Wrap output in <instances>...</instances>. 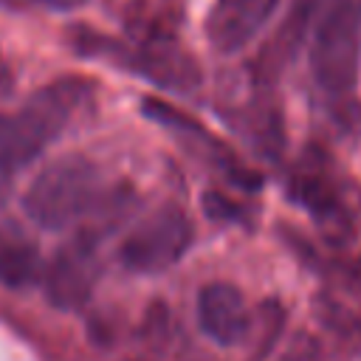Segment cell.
Instances as JSON below:
<instances>
[{
  "instance_id": "9a60e30c",
  "label": "cell",
  "mask_w": 361,
  "mask_h": 361,
  "mask_svg": "<svg viewBox=\"0 0 361 361\" xmlns=\"http://www.w3.org/2000/svg\"><path fill=\"white\" fill-rule=\"evenodd\" d=\"M282 327H285V307L276 299L262 302L257 316H254V322H251V333H248L254 361H262L274 350V344L282 336Z\"/></svg>"
},
{
  "instance_id": "2e32d148",
  "label": "cell",
  "mask_w": 361,
  "mask_h": 361,
  "mask_svg": "<svg viewBox=\"0 0 361 361\" xmlns=\"http://www.w3.org/2000/svg\"><path fill=\"white\" fill-rule=\"evenodd\" d=\"M203 209H206V214H209L212 220L245 223V212H243L234 200H228L226 195H220V192H206V195H203Z\"/></svg>"
},
{
  "instance_id": "ba28073f",
  "label": "cell",
  "mask_w": 361,
  "mask_h": 361,
  "mask_svg": "<svg viewBox=\"0 0 361 361\" xmlns=\"http://www.w3.org/2000/svg\"><path fill=\"white\" fill-rule=\"evenodd\" d=\"M141 113H144L149 121L164 124V127H169V130L180 133L183 138L195 141V144L200 147L203 158H206L214 169H220V172L226 175V180H228V183H234V186H240V189H245V192H257V189L262 186V175H259V172H254L251 166L240 164V161H237V155H234L226 144H220V141H217L212 133H206L195 118H189V116L178 113V110H175L172 104H166L164 99L144 96V99H141Z\"/></svg>"
},
{
  "instance_id": "ffe728a7",
  "label": "cell",
  "mask_w": 361,
  "mask_h": 361,
  "mask_svg": "<svg viewBox=\"0 0 361 361\" xmlns=\"http://www.w3.org/2000/svg\"><path fill=\"white\" fill-rule=\"evenodd\" d=\"M3 3H11V0H3Z\"/></svg>"
},
{
  "instance_id": "5b68a950",
  "label": "cell",
  "mask_w": 361,
  "mask_h": 361,
  "mask_svg": "<svg viewBox=\"0 0 361 361\" xmlns=\"http://www.w3.org/2000/svg\"><path fill=\"white\" fill-rule=\"evenodd\" d=\"M192 240L195 228L189 214L180 206L166 203L130 231V237L118 248V259L127 271L161 274L189 251Z\"/></svg>"
},
{
  "instance_id": "7c38bea8",
  "label": "cell",
  "mask_w": 361,
  "mask_h": 361,
  "mask_svg": "<svg viewBox=\"0 0 361 361\" xmlns=\"http://www.w3.org/2000/svg\"><path fill=\"white\" fill-rule=\"evenodd\" d=\"M45 276V265L37 243L17 226L0 228V285L23 290Z\"/></svg>"
},
{
  "instance_id": "e0dca14e",
  "label": "cell",
  "mask_w": 361,
  "mask_h": 361,
  "mask_svg": "<svg viewBox=\"0 0 361 361\" xmlns=\"http://www.w3.org/2000/svg\"><path fill=\"white\" fill-rule=\"evenodd\" d=\"M11 3L42 6V8H51V11H71V8H79V6H85L87 0H11Z\"/></svg>"
},
{
  "instance_id": "8992f818",
  "label": "cell",
  "mask_w": 361,
  "mask_h": 361,
  "mask_svg": "<svg viewBox=\"0 0 361 361\" xmlns=\"http://www.w3.org/2000/svg\"><path fill=\"white\" fill-rule=\"evenodd\" d=\"M288 195L319 223V228L324 231L330 245L344 248L353 240L355 223H353L350 203H347L344 192L338 189V183L333 180V175L327 172L322 155H307L290 172Z\"/></svg>"
},
{
  "instance_id": "5bb4252c",
  "label": "cell",
  "mask_w": 361,
  "mask_h": 361,
  "mask_svg": "<svg viewBox=\"0 0 361 361\" xmlns=\"http://www.w3.org/2000/svg\"><path fill=\"white\" fill-rule=\"evenodd\" d=\"M313 313L344 353L361 355V313L355 307L336 299L333 293H319L313 299Z\"/></svg>"
},
{
  "instance_id": "7a4b0ae2",
  "label": "cell",
  "mask_w": 361,
  "mask_h": 361,
  "mask_svg": "<svg viewBox=\"0 0 361 361\" xmlns=\"http://www.w3.org/2000/svg\"><path fill=\"white\" fill-rule=\"evenodd\" d=\"M361 56V0H324L310 45V68L319 90L336 107L353 104Z\"/></svg>"
},
{
  "instance_id": "52a82bcc",
  "label": "cell",
  "mask_w": 361,
  "mask_h": 361,
  "mask_svg": "<svg viewBox=\"0 0 361 361\" xmlns=\"http://www.w3.org/2000/svg\"><path fill=\"white\" fill-rule=\"evenodd\" d=\"M99 274V237L87 228H79L45 265V296L59 310H76L90 299Z\"/></svg>"
},
{
  "instance_id": "277c9868",
  "label": "cell",
  "mask_w": 361,
  "mask_h": 361,
  "mask_svg": "<svg viewBox=\"0 0 361 361\" xmlns=\"http://www.w3.org/2000/svg\"><path fill=\"white\" fill-rule=\"evenodd\" d=\"M71 45L82 56L118 62L121 68L138 73L141 79H147L149 85H155L161 90L192 96L203 82L197 59L180 42H164V45H133V42H127L124 45V42H116L104 34L79 28V31L71 34Z\"/></svg>"
},
{
  "instance_id": "ac0fdd59",
  "label": "cell",
  "mask_w": 361,
  "mask_h": 361,
  "mask_svg": "<svg viewBox=\"0 0 361 361\" xmlns=\"http://www.w3.org/2000/svg\"><path fill=\"white\" fill-rule=\"evenodd\" d=\"M0 206H3V189H0Z\"/></svg>"
},
{
  "instance_id": "30bf717a",
  "label": "cell",
  "mask_w": 361,
  "mask_h": 361,
  "mask_svg": "<svg viewBox=\"0 0 361 361\" xmlns=\"http://www.w3.org/2000/svg\"><path fill=\"white\" fill-rule=\"evenodd\" d=\"M251 313L243 293L231 282H209L197 293V324L220 347H231L248 338Z\"/></svg>"
},
{
  "instance_id": "d6986e66",
  "label": "cell",
  "mask_w": 361,
  "mask_h": 361,
  "mask_svg": "<svg viewBox=\"0 0 361 361\" xmlns=\"http://www.w3.org/2000/svg\"><path fill=\"white\" fill-rule=\"evenodd\" d=\"M195 361H212V358H195Z\"/></svg>"
},
{
  "instance_id": "8fae6325",
  "label": "cell",
  "mask_w": 361,
  "mask_h": 361,
  "mask_svg": "<svg viewBox=\"0 0 361 361\" xmlns=\"http://www.w3.org/2000/svg\"><path fill=\"white\" fill-rule=\"evenodd\" d=\"M186 0H130L121 23L133 45H164L180 42V25Z\"/></svg>"
},
{
  "instance_id": "6da1fadb",
  "label": "cell",
  "mask_w": 361,
  "mask_h": 361,
  "mask_svg": "<svg viewBox=\"0 0 361 361\" xmlns=\"http://www.w3.org/2000/svg\"><path fill=\"white\" fill-rule=\"evenodd\" d=\"M93 93V82L62 76L37 87L14 116H0V175L37 161L73 121Z\"/></svg>"
},
{
  "instance_id": "4fadbf2b",
  "label": "cell",
  "mask_w": 361,
  "mask_h": 361,
  "mask_svg": "<svg viewBox=\"0 0 361 361\" xmlns=\"http://www.w3.org/2000/svg\"><path fill=\"white\" fill-rule=\"evenodd\" d=\"M322 3L324 0H302L288 14V20L282 23V28L276 31V37L271 39V45L259 56V76H274L293 56V51L299 48V42H302V37L307 31V23L316 17V11H319Z\"/></svg>"
},
{
  "instance_id": "9c48e42d",
  "label": "cell",
  "mask_w": 361,
  "mask_h": 361,
  "mask_svg": "<svg viewBox=\"0 0 361 361\" xmlns=\"http://www.w3.org/2000/svg\"><path fill=\"white\" fill-rule=\"evenodd\" d=\"M279 0H214L206 17V37L214 51H243L271 20Z\"/></svg>"
},
{
  "instance_id": "3957f363",
  "label": "cell",
  "mask_w": 361,
  "mask_h": 361,
  "mask_svg": "<svg viewBox=\"0 0 361 361\" xmlns=\"http://www.w3.org/2000/svg\"><path fill=\"white\" fill-rule=\"evenodd\" d=\"M102 195L99 169L82 155H68L48 164L31 180L23 195V209L37 226L59 231L82 217H90Z\"/></svg>"
}]
</instances>
